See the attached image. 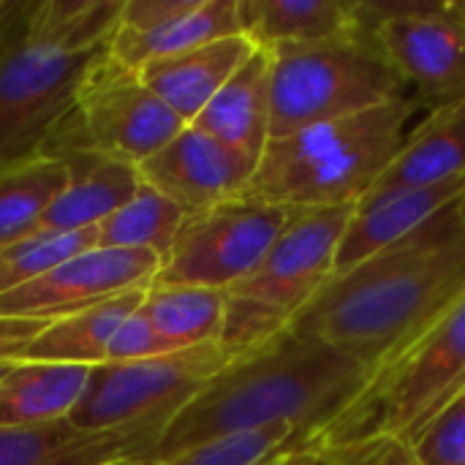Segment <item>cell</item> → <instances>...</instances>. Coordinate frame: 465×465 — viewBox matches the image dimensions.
<instances>
[{
	"mask_svg": "<svg viewBox=\"0 0 465 465\" xmlns=\"http://www.w3.org/2000/svg\"><path fill=\"white\" fill-rule=\"evenodd\" d=\"M93 368L14 360L0 373V428H33L68 420Z\"/></svg>",
	"mask_w": 465,
	"mask_h": 465,
	"instance_id": "d6986e66",
	"label": "cell"
},
{
	"mask_svg": "<svg viewBox=\"0 0 465 465\" xmlns=\"http://www.w3.org/2000/svg\"><path fill=\"white\" fill-rule=\"evenodd\" d=\"M68 183L65 163L38 153L0 169V248L27 237Z\"/></svg>",
	"mask_w": 465,
	"mask_h": 465,
	"instance_id": "cb8c5ba5",
	"label": "cell"
},
{
	"mask_svg": "<svg viewBox=\"0 0 465 465\" xmlns=\"http://www.w3.org/2000/svg\"><path fill=\"white\" fill-rule=\"evenodd\" d=\"M174 349L155 332V327L142 316L136 308L112 335L106 349V362H134V360H150L161 354H172Z\"/></svg>",
	"mask_w": 465,
	"mask_h": 465,
	"instance_id": "f546056e",
	"label": "cell"
},
{
	"mask_svg": "<svg viewBox=\"0 0 465 465\" xmlns=\"http://www.w3.org/2000/svg\"><path fill=\"white\" fill-rule=\"evenodd\" d=\"M33 0H0V169L46 150L74 109L87 63L104 52H68L33 35Z\"/></svg>",
	"mask_w": 465,
	"mask_h": 465,
	"instance_id": "52a82bcc",
	"label": "cell"
},
{
	"mask_svg": "<svg viewBox=\"0 0 465 465\" xmlns=\"http://www.w3.org/2000/svg\"><path fill=\"white\" fill-rule=\"evenodd\" d=\"M460 218H463V223H465V193H463V199H460Z\"/></svg>",
	"mask_w": 465,
	"mask_h": 465,
	"instance_id": "e575fe53",
	"label": "cell"
},
{
	"mask_svg": "<svg viewBox=\"0 0 465 465\" xmlns=\"http://www.w3.org/2000/svg\"><path fill=\"white\" fill-rule=\"evenodd\" d=\"M302 465H330V463H327V455H324V452H316V450H313V452L302 460Z\"/></svg>",
	"mask_w": 465,
	"mask_h": 465,
	"instance_id": "836d02e7",
	"label": "cell"
},
{
	"mask_svg": "<svg viewBox=\"0 0 465 465\" xmlns=\"http://www.w3.org/2000/svg\"><path fill=\"white\" fill-rule=\"evenodd\" d=\"M357 204L300 210L262 256V262L226 294L221 346L240 357L272 341L319 294L335 272L341 237Z\"/></svg>",
	"mask_w": 465,
	"mask_h": 465,
	"instance_id": "8992f818",
	"label": "cell"
},
{
	"mask_svg": "<svg viewBox=\"0 0 465 465\" xmlns=\"http://www.w3.org/2000/svg\"><path fill=\"white\" fill-rule=\"evenodd\" d=\"M463 294L465 223L458 202L411 237L330 278L289 330L373 371Z\"/></svg>",
	"mask_w": 465,
	"mask_h": 465,
	"instance_id": "6da1fadb",
	"label": "cell"
},
{
	"mask_svg": "<svg viewBox=\"0 0 465 465\" xmlns=\"http://www.w3.org/2000/svg\"><path fill=\"white\" fill-rule=\"evenodd\" d=\"M191 125L259 161L270 142V54L256 46Z\"/></svg>",
	"mask_w": 465,
	"mask_h": 465,
	"instance_id": "ac0fdd59",
	"label": "cell"
},
{
	"mask_svg": "<svg viewBox=\"0 0 465 465\" xmlns=\"http://www.w3.org/2000/svg\"><path fill=\"white\" fill-rule=\"evenodd\" d=\"M264 52L270 54V139L409 95L362 19L343 35Z\"/></svg>",
	"mask_w": 465,
	"mask_h": 465,
	"instance_id": "5b68a950",
	"label": "cell"
},
{
	"mask_svg": "<svg viewBox=\"0 0 465 465\" xmlns=\"http://www.w3.org/2000/svg\"><path fill=\"white\" fill-rule=\"evenodd\" d=\"M357 8L425 112L465 98V0H357Z\"/></svg>",
	"mask_w": 465,
	"mask_h": 465,
	"instance_id": "ba28073f",
	"label": "cell"
},
{
	"mask_svg": "<svg viewBox=\"0 0 465 465\" xmlns=\"http://www.w3.org/2000/svg\"><path fill=\"white\" fill-rule=\"evenodd\" d=\"M465 177V98L428 109L425 120L411 125L398 155L376 180L362 202L381 199L406 188L441 185Z\"/></svg>",
	"mask_w": 465,
	"mask_h": 465,
	"instance_id": "2e32d148",
	"label": "cell"
},
{
	"mask_svg": "<svg viewBox=\"0 0 465 465\" xmlns=\"http://www.w3.org/2000/svg\"><path fill=\"white\" fill-rule=\"evenodd\" d=\"M294 450H311L308 436L292 425H275L264 430L213 439L166 463L155 465H267L278 455H286Z\"/></svg>",
	"mask_w": 465,
	"mask_h": 465,
	"instance_id": "4316f807",
	"label": "cell"
},
{
	"mask_svg": "<svg viewBox=\"0 0 465 465\" xmlns=\"http://www.w3.org/2000/svg\"><path fill=\"white\" fill-rule=\"evenodd\" d=\"M242 35L259 49L313 44L360 27L357 0H240Z\"/></svg>",
	"mask_w": 465,
	"mask_h": 465,
	"instance_id": "7402d4cb",
	"label": "cell"
},
{
	"mask_svg": "<svg viewBox=\"0 0 465 465\" xmlns=\"http://www.w3.org/2000/svg\"><path fill=\"white\" fill-rule=\"evenodd\" d=\"M240 33H242L240 0H196L185 14L153 30L144 33L114 30L109 41V54L123 65L139 71L155 60H166L188 49Z\"/></svg>",
	"mask_w": 465,
	"mask_h": 465,
	"instance_id": "ffe728a7",
	"label": "cell"
},
{
	"mask_svg": "<svg viewBox=\"0 0 465 465\" xmlns=\"http://www.w3.org/2000/svg\"><path fill=\"white\" fill-rule=\"evenodd\" d=\"M253 158L185 125L136 166L139 177L188 213L242 196L256 172Z\"/></svg>",
	"mask_w": 465,
	"mask_h": 465,
	"instance_id": "4fadbf2b",
	"label": "cell"
},
{
	"mask_svg": "<svg viewBox=\"0 0 465 465\" xmlns=\"http://www.w3.org/2000/svg\"><path fill=\"white\" fill-rule=\"evenodd\" d=\"M46 155H54L65 163L68 183L30 234H68L95 229L104 218L120 210L142 183L134 163L82 144H57L49 147Z\"/></svg>",
	"mask_w": 465,
	"mask_h": 465,
	"instance_id": "5bb4252c",
	"label": "cell"
},
{
	"mask_svg": "<svg viewBox=\"0 0 465 465\" xmlns=\"http://www.w3.org/2000/svg\"><path fill=\"white\" fill-rule=\"evenodd\" d=\"M90 248H98L95 229L68 232V234H27L11 245H3L0 248V294H8L41 278L52 267Z\"/></svg>",
	"mask_w": 465,
	"mask_h": 465,
	"instance_id": "83f0119b",
	"label": "cell"
},
{
	"mask_svg": "<svg viewBox=\"0 0 465 465\" xmlns=\"http://www.w3.org/2000/svg\"><path fill=\"white\" fill-rule=\"evenodd\" d=\"M465 390V294L376 365L349 406L319 433L313 450L387 439L409 444L422 425Z\"/></svg>",
	"mask_w": 465,
	"mask_h": 465,
	"instance_id": "277c9868",
	"label": "cell"
},
{
	"mask_svg": "<svg viewBox=\"0 0 465 465\" xmlns=\"http://www.w3.org/2000/svg\"><path fill=\"white\" fill-rule=\"evenodd\" d=\"M112 465H153V463H134V460H123V463H112Z\"/></svg>",
	"mask_w": 465,
	"mask_h": 465,
	"instance_id": "d590c367",
	"label": "cell"
},
{
	"mask_svg": "<svg viewBox=\"0 0 465 465\" xmlns=\"http://www.w3.org/2000/svg\"><path fill=\"white\" fill-rule=\"evenodd\" d=\"M292 215L245 193L188 213L153 283L226 292L262 262Z\"/></svg>",
	"mask_w": 465,
	"mask_h": 465,
	"instance_id": "9c48e42d",
	"label": "cell"
},
{
	"mask_svg": "<svg viewBox=\"0 0 465 465\" xmlns=\"http://www.w3.org/2000/svg\"><path fill=\"white\" fill-rule=\"evenodd\" d=\"M196 0H123L117 30L128 33H144L153 30L180 14H185Z\"/></svg>",
	"mask_w": 465,
	"mask_h": 465,
	"instance_id": "1f68e13d",
	"label": "cell"
},
{
	"mask_svg": "<svg viewBox=\"0 0 465 465\" xmlns=\"http://www.w3.org/2000/svg\"><path fill=\"white\" fill-rule=\"evenodd\" d=\"M253 52L256 44L240 33L166 60H155L139 68V76L185 125H191Z\"/></svg>",
	"mask_w": 465,
	"mask_h": 465,
	"instance_id": "e0dca14e",
	"label": "cell"
},
{
	"mask_svg": "<svg viewBox=\"0 0 465 465\" xmlns=\"http://www.w3.org/2000/svg\"><path fill=\"white\" fill-rule=\"evenodd\" d=\"M49 322L41 319H3L0 316V373L8 362L19 360L27 343L46 327Z\"/></svg>",
	"mask_w": 465,
	"mask_h": 465,
	"instance_id": "d6a6232c",
	"label": "cell"
},
{
	"mask_svg": "<svg viewBox=\"0 0 465 465\" xmlns=\"http://www.w3.org/2000/svg\"><path fill=\"white\" fill-rule=\"evenodd\" d=\"M147 286L123 292L98 305L74 311L49 322L22 351L19 360L30 362H65L98 368L106 362V349L114 330L142 305Z\"/></svg>",
	"mask_w": 465,
	"mask_h": 465,
	"instance_id": "44dd1931",
	"label": "cell"
},
{
	"mask_svg": "<svg viewBox=\"0 0 465 465\" xmlns=\"http://www.w3.org/2000/svg\"><path fill=\"white\" fill-rule=\"evenodd\" d=\"M158 270L161 256L153 251L90 248L52 267L41 278L0 294V316L54 322L123 292L150 286Z\"/></svg>",
	"mask_w": 465,
	"mask_h": 465,
	"instance_id": "7c38bea8",
	"label": "cell"
},
{
	"mask_svg": "<svg viewBox=\"0 0 465 465\" xmlns=\"http://www.w3.org/2000/svg\"><path fill=\"white\" fill-rule=\"evenodd\" d=\"M409 447L420 465H465V390L422 425Z\"/></svg>",
	"mask_w": 465,
	"mask_h": 465,
	"instance_id": "f1b7e54d",
	"label": "cell"
},
{
	"mask_svg": "<svg viewBox=\"0 0 465 465\" xmlns=\"http://www.w3.org/2000/svg\"><path fill=\"white\" fill-rule=\"evenodd\" d=\"M183 218V207H177L172 199L142 180L136 193L95 226L98 248L153 251L155 256H161L163 264Z\"/></svg>",
	"mask_w": 465,
	"mask_h": 465,
	"instance_id": "d4e9b609",
	"label": "cell"
},
{
	"mask_svg": "<svg viewBox=\"0 0 465 465\" xmlns=\"http://www.w3.org/2000/svg\"><path fill=\"white\" fill-rule=\"evenodd\" d=\"M465 193L463 180L425 185V188H406L387 193L373 202H362L354 207V215L341 237L338 256H335V275L354 270L360 262L376 256L379 251L411 237L428 221H433L447 207L458 204Z\"/></svg>",
	"mask_w": 465,
	"mask_h": 465,
	"instance_id": "9a60e30c",
	"label": "cell"
},
{
	"mask_svg": "<svg viewBox=\"0 0 465 465\" xmlns=\"http://www.w3.org/2000/svg\"><path fill=\"white\" fill-rule=\"evenodd\" d=\"M232 360L221 343H207L150 360L104 362L93 368L68 422L76 430H106L150 414L180 411Z\"/></svg>",
	"mask_w": 465,
	"mask_h": 465,
	"instance_id": "30bf717a",
	"label": "cell"
},
{
	"mask_svg": "<svg viewBox=\"0 0 465 465\" xmlns=\"http://www.w3.org/2000/svg\"><path fill=\"white\" fill-rule=\"evenodd\" d=\"M139 311L174 351H183L221 343L226 294L202 286L150 283Z\"/></svg>",
	"mask_w": 465,
	"mask_h": 465,
	"instance_id": "603a6c76",
	"label": "cell"
},
{
	"mask_svg": "<svg viewBox=\"0 0 465 465\" xmlns=\"http://www.w3.org/2000/svg\"><path fill=\"white\" fill-rule=\"evenodd\" d=\"M371 371L324 341L283 330L272 341L234 357L166 425L155 463H166L204 441L292 425L319 433L362 390Z\"/></svg>",
	"mask_w": 465,
	"mask_h": 465,
	"instance_id": "7a4b0ae2",
	"label": "cell"
},
{
	"mask_svg": "<svg viewBox=\"0 0 465 465\" xmlns=\"http://www.w3.org/2000/svg\"><path fill=\"white\" fill-rule=\"evenodd\" d=\"M324 455H327L330 465H420L409 444L387 441V439H373V441H360V444L341 447V450H327Z\"/></svg>",
	"mask_w": 465,
	"mask_h": 465,
	"instance_id": "4dcf8cb0",
	"label": "cell"
},
{
	"mask_svg": "<svg viewBox=\"0 0 465 465\" xmlns=\"http://www.w3.org/2000/svg\"><path fill=\"white\" fill-rule=\"evenodd\" d=\"M74 123L82 144L139 166L185 123L142 82L139 71L98 52L79 76L74 95Z\"/></svg>",
	"mask_w": 465,
	"mask_h": 465,
	"instance_id": "8fae6325",
	"label": "cell"
},
{
	"mask_svg": "<svg viewBox=\"0 0 465 465\" xmlns=\"http://www.w3.org/2000/svg\"><path fill=\"white\" fill-rule=\"evenodd\" d=\"M123 0H33L30 30L41 41L68 52L106 49Z\"/></svg>",
	"mask_w": 465,
	"mask_h": 465,
	"instance_id": "484cf974",
	"label": "cell"
},
{
	"mask_svg": "<svg viewBox=\"0 0 465 465\" xmlns=\"http://www.w3.org/2000/svg\"><path fill=\"white\" fill-rule=\"evenodd\" d=\"M420 112L425 106L409 93L270 139L245 196L292 213L357 204L387 172Z\"/></svg>",
	"mask_w": 465,
	"mask_h": 465,
	"instance_id": "3957f363",
	"label": "cell"
}]
</instances>
